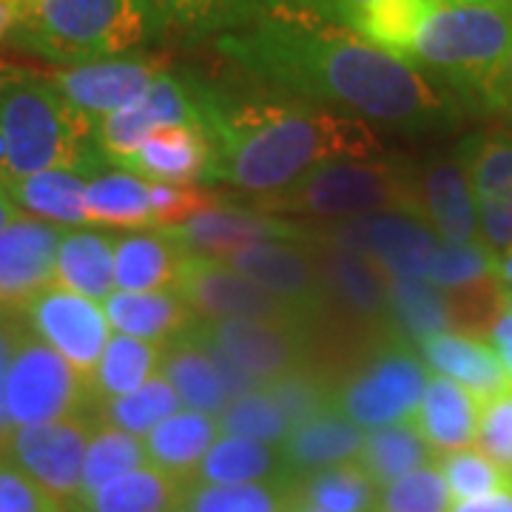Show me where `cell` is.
<instances>
[{
    "mask_svg": "<svg viewBox=\"0 0 512 512\" xmlns=\"http://www.w3.org/2000/svg\"><path fill=\"white\" fill-rule=\"evenodd\" d=\"M302 504L325 512H373L376 510V484L370 481L359 461L333 464L316 470L299 484Z\"/></svg>",
    "mask_w": 512,
    "mask_h": 512,
    "instance_id": "cell-41",
    "label": "cell"
},
{
    "mask_svg": "<svg viewBox=\"0 0 512 512\" xmlns=\"http://www.w3.org/2000/svg\"><path fill=\"white\" fill-rule=\"evenodd\" d=\"M362 444H365V430L345 419L339 407H330L316 419L296 424L288 439L279 444V453L291 478H299L302 473L311 476L333 464L356 461L362 453Z\"/></svg>",
    "mask_w": 512,
    "mask_h": 512,
    "instance_id": "cell-24",
    "label": "cell"
},
{
    "mask_svg": "<svg viewBox=\"0 0 512 512\" xmlns=\"http://www.w3.org/2000/svg\"><path fill=\"white\" fill-rule=\"evenodd\" d=\"M92 177L97 174L83 168H57L0 185L9 191L20 211L55 225H80L86 222V188Z\"/></svg>",
    "mask_w": 512,
    "mask_h": 512,
    "instance_id": "cell-31",
    "label": "cell"
},
{
    "mask_svg": "<svg viewBox=\"0 0 512 512\" xmlns=\"http://www.w3.org/2000/svg\"><path fill=\"white\" fill-rule=\"evenodd\" d=\"M293 512H325V510H316L311 504H293Z\"/></svg>",
    "mask_w": 512,
    "mask_h": 512,
    "instance_id": "cell-61",
    "label": "cell"
},
{
    "mask_svg": "<svg viewBox=\"0 0 512 512\" xmlns=\"http://www.w3.org/2000/svg\"><path fill=\"white\" fill-rule=\"evenodd\" d=\"M262 214H299V217H367V214H416L424 220L419 180L407 165L336 160L313 168L288 188L262 194L256 200Z\"/></svg>",
    "mask_w": 512,
    "mask_h": 512,
    "instance_id": "cell-6",
    "label": "cell"
},
{
    "mask_svg": "<svg viewBox=\"0 0 512 512\" xmlns=\"http://www.w3.org/2000/svg\"><path fill=\"white\" fill-rule=\"evenodd\" d=\"M450 512H512V490L510 493H493L470 498V501H456Z\"/></svg>",
    "mask_w": 512,
    "mask_h": 512,
    "instance_id": "cell-55",
    "label": "cell"
},
{
    "mask_svg": "<svg viewBox=\"0 0 512 512\" xmlns=\"http://www.w3.org/2000/svg\"><path fill=\"white\" fill-rule=\"evenodd\" d=\"M109 325L117 333H126L143 342L168 345L171 339L183 336L194 328L197 316L183 302L177 291L126 293L114 291L103 302Z\"/></svg>",
    "mask_w": 512,
    "mask_h": 512,
    "instance_id": "cell-27",
    "label": "cell"
},
{
    "mask_svg": "<svg viewBox=\"0 0 512 512\" xmlns=\"http://www.w3.org/2000/svg\"><path fill=\"white\" fill-rule=\"evenodd\" d=\"M512 55V0H433L410 63L433 83L481 103Z\"/></svg>",
    "mask_w": 512,
    "mask_h": 512,
    "instance_id": "cell-3",
    "label": "cell"
},
{
    "mask_svg": "<svg viewBox=\"0 0 512 512\" xmlns=\"http://www.w3.org/2000/svg\"><path fill=\"white\" fill-rule=\"evenodd\" d=\"M296 6H302V9H308L313 15H319V18L330 20V23H339V26H348L356 18V12L370 3V0H293Z\"/></svg>",
    "mask_w": 512,
    "mask_h": 512,
    "instance_id": "cell-54",
    "label": "cell"
},
{
    "mask_svg": "<svg viewBox=\"0 0 512 512\" xmlns=\"http://www.w3.org/2000/svg\"><path fill=\"white\" fill-rule=\"evenodd\" d=\"M458 157L476 200L478 239L498 259L512 245V131L470 134Z\"/></svg>",
    "mask_w": 512,
    "mask_h": 512,
    "instance_id": "cell-16",
    "label": "cell"
},
{
    "mask_svg": "<svg viewBox=\"0 0 512 512\" xmlns=\"http://www.w3.org/2000/svg\"><path fill=\"white\" fill-rule=\"evenodd\" d=\"M214 46L262 89L365 123L430 131L458 117L456 97L410 60L387 55L293 0H274Z\"/></svg>",
    "mask_w": 512,
    "mask_h": 512,
    "instance_id": "cell-1",
    "label": "cell"
},
{
    "mask_svg": "<svg viewBox=\"0 0 512 512\" xmlns=\"http://www.w3.org/2000/svg\"><path fill=\"white\" fill-rule=\"evenodd\" d=\"M319 259V274L328 293V308L336 305L339 311L350 313L356 322L390 333V276L362 254L348 248H336L328 242L311 239Z\"/></svg>",
    "mask_w": 512,
    "mask_h": 512,
    "instance_id": "cell-20",
    "label": "cell"
},
{
    "mask_svg": "<svg viewBox=\"0 0 512 512\" xmlns=\"http://www.w3.org/2000/svg\"><path fill=\"white\" fill-rule=\"evenodd\" d=\"M507 316H512V285H507Z\"/></svg>",
    "mask_w": 512,
    "mask_h": 512,
    "instance_id": "cell-62",
    "label": "cell"
},
{
    "mask_svg": "<svg viewBox=\"0 0 512 512\" xmlns=\"http://www.w3.org/2000/svg\"><path fill=\"white\" fill-rule=\"evenodd\" d=\"M0 183L57 168L100 171L106 163L94 148V123L60 97L43 77L18 74L0 94Z\"/></svg>",
    "mask_w": 512,
    "mask_h": 512,
    "instance_id": "cell-4",
    "label": "cell"
},
{
    "mask_svg": "<svg viewBox=\"0 0 512 512\" xmlns=\"http://www.w3.org/2000/svg\"><path fill=\"white\" fill-rule=\"evenodd\" d=\"M427 382L430 376L413 353L390 348L336 393V407L345 419L370 433L413 419Z\"/></svg>",
    "mask_w": 512,
    "mask_h": 512,
    "instance_id": "cell-12",
    "label": "cell"
},
{
    "mask_svg": "<svg viewBox=\"0 0 512 512\" xmlns=\"http://www.w3.org/2000/svg\"><path fill=\"white\" fill-rule=\"evenodd\" d=\"M293 504L291 481L268 484H185L180 512H282Z\"/></svg>",
    "mask_w": 512,
    "mask_h": 512,
    "instance_id": "cell-40",
    "label": "cell"
},
{
    "mask_svg": "<svg viewBox=\"0 0 512 512\" xmlns=\"http://www.w3.org/2000/svg\"><path fill=\"white\" fill-rule=\"evenodd\" d=\"M478 450L512 476V384L478 402Z\"/></svg>",
    "mask_w": 512,
    "mask_h": 512,
    "instance_id": "cell-49",
    "label": "cell"
},
{
    "mask_svg": "<svg viewBox=\"0 0 512 512\" xmlns=\"http://www.w3.org/2000/svg\"><path fill=\"white\" fill-rule=\"evenodd\" d=\"M222 262L245 279L256 282L259 288L291 302L313 325L328 313V293L322 285L319 259L311 239L256 242Z\"/></svg>",
    "mask_w": 512,
    "mask_h": 512,
    "instance_id": "cell-15",
    "label": "cell"
},
{
    "mask_svg": "<svg viewBox=\"0 0 512 512\" xmlns=\"http://www.w3.org/2000/svg\"><path fill=\"white\" fill-rule=\"evenodd\" d=\"M490 276H498V259L481 239L467 242V245L441 242L439 254L430 265L427 282H433L444 293H456L473 288Z\"/></svg>",
    "mask_w": 512,
    "mask_h": 512,
    "instance_id": "cell-46",
    "label": "cell"
},
{
    "mask_svg": "<svg viewBox=\"0 0 512 512\" xmlns=\"http://www.w3.org/2000/svg\"><path fill=\"white\" fill-rule=\"evenodd\" d=\"M94 407L92 384L57 350L20 325L6 373V416L12 427L69 419Z\"/></svg>",
    "mask_w": 512,
    "mask_h": 512,
    "instance_id": "cell-7",
    "label": "cell"
},
{
    "mask_svg": "<svg viewBox=\"0 0 512 512\" xmlns=\"http://www.w3.org/2000/svg\"><path fill=\"white\" fill-rule=\"evenodd\" d=\"M282 512H293V504H291V507H285V510H282Z\"/></svg>",
    "mask_w": 512,
    "mask_h": 512,
    "instance_id": "cell-63",
    "label": "cell"
},
{
    "mask_svg": "<svg viewBox=\"0 0 512 512\" xmlns=\"http://www.w3.org/2000/svg\"><path fill=\"white\" fill-rule=\"evenodd\" d=\"M413 424L436 453H456L476 444L478 399L461 384L444 376H430Z\"/></svg>",
    "mask_w": 512,
    "mask_h": 512,
    "instance_id": "cell-26",
    "label": "cell"
},
{
    "mask_svg": "<svg viewBox=\"0 0 512 512\" xmlns=\"http://www.w3.org/2000/svg\"><path fill=\"white\" fill-rule=\"evenodd\" d=\"M18 328L9 319H0V458L6 453V441L12 436V421L6 416V373H9V359H12V348L18 339Z\"/></svg>",
    "mask_w": 512,
    "mask_h": 512,
    "instance_id": "cell-52",
    "label": "cell"
},
{
    "mask_svg": "<svg viewBox=\"0 0 512 512\" xmlns=\"http://www.w3.org/2000/svg\"><path fill=\"white\" fill-rule=\"evenodd\" d=\"M26 328L40 342L57 350L69 365L92 384V376L100 356L109 345L111 325L106 311L80 293L66 291L60 285H49L40 291L26 308Z\"/></svg>",
    "mask_w": 512,
    "mask_h": 512,
    "instance_id": "cell-13",
    "label": "cell"
},
{
    "mask_svg": "<svg viewBox=\"0 0 512 512\" xmlns=\"http://www.w3.org/2000/svg\"><path fill=\"white\" fill-rule=\"evenodd\" d=\"M151 194V217L154 228H177L202 211L214 208V194L200 188V183L191 185H168L148 183Z\"/></svg>",
    "mask_w": 512,
    "mask_h": 512,
    "instance_id": "cell-50",
    "label": "cell"
},
{
    "mask_svg": "<svg viewBox=\"0 0 512 512\" xmlns=\"http://www.w3.org/2000/svg\"><path fill=\"white\" fill-rule=\"evenodd\" d=\"M421 356L439 376L453 379L464 390H470L478 402L490 399L512 384V376L498 359L495 348L481 342L478 336L441 333L421 345Z\"/></svg>",
    "mask_w": 512,
    "mask_h": 512,
    "instance_id": "cell-25",
    "label": "cell"
},
{
    "mask_svg": "<svg viewBox=\"0 0 512 512\" xmlns=\"http://www.w3.org/2000/svg\"><path fill=\"white\" fill-rule=\"evenodd\" d=\"M211 165V137L205 126L160 128L134 151L126 171L146 183H202Z\"/></svg>",
    "mask_w": 512,
    "mask_h": 512,
    "instance_id": "cell-21",
    "label": "cell"
},
{
    "mask_svg": "<svg viewBox=\"0 0 512 512\" xmlns=\"http://www.w3.org/2000/svg\"><path fill=\"white\" fill-rule=\"evenodd\" d=\"M202 126L211 137L205 183L274 194L313 168L382 151L365 120L288 97H237L202 83Z\"/></svg>",
    "mask_w": 512,
    "mask_h": 512,
    "instance_id": "cell-2",
    "label": "cell"
},
{
    "mask_svg": "<svg viewBox=\"0 0 512 512\" xmlns=\"http://www.w3.org/2000/svg\"><path fill=\"white\" fill-rule=\"evenodd\" d=\"M202 126V83L165 69L137 103L94 126V148L109 165L126 171L134 151L160 128Z\"/></svg>",
    "mask_w": 512,
    "mask_h": 512,
    "instance_id": "cell-9",
    "label": "cell"
},
{
    "mask_svg": "<svg viewBox=\"0 0 512 512\" xmlns=\"http://www.w3.org/2000/svg\"><path fill=\"white\" fill-rule=\"evenodd\" d=\"M165 231L188 256L217 259V262L228 259L248 245H256V242L311 239L308 228L262 214L256 208H220V205L202 211L177 228H165Z\"/></svg>",
    "mask_w": 512,
    "mask_h": 512,
    "instance_id": "cell-19",
    "label": "cell"
},
{
    "mask_svg": "<svg viewBox=\"0 0 512 512\" xmlns=\"http://www.w3.org/2000/svg\"><path fill=\"white\" fill-rule=\"evenodd\" d=\"M114 237L100 231H66L57 248L55 285L106 302L114 293Z\"/></svg>",
    "mask_w": 512,
    "mask_h": 512,
    "instance_id": "cell-32",
    "label": "cell"
},
{
    "mask_svg": "<svg viewBox=\"0 0 512 512\" xmlns=\"http://www.w3.org/2000/svg\"><path fill=\"white\" fill-rule=\"evenodd\" d=\"M390 333L407 345H424L441 333H456L447 293L427 279H393L390 276Z\"/></svg>",
    "mask_w": 512,
    "mask_h": 512,
    "instance_id": "cell-34",
    "label": "cell"
},
{
    "mask_svg": "<svg viewBox=\"0 0 512 512\" xmlns=\"http://www.w3.org/2000/svg\"><path fill=\"white\" fill-rule=\"evenodd\" d=\"M220 430L234 439H251L259 444L279 447L291 433V421L279 410V404L259 387L254 393H245L239 399H231L220 410Z\"/></svg>",
    "mask_w": 512,
    "mask_h": 512,
    "instance_id": "cell-44",
    "label": "cell"
},
{
    "mask_svg": "<svg viewBox=\"0 0 512 512\" xmlns=\"http://www.w3.org/2000/svg\"><path fill=\"white\" fill-rule=\"evenodd\" d=\"M373 512H450V490L436 464L387 484L376 495Z\"/></svg>",
    "mask_w": 512,
    "mask_h": 512,
    "instance_id": "cell-47",
    "label": "cell"
},
{
    "mask_svg": "<svg viewBox=\"0 0 512 512\" xmlns=\"http://www.w3.org/2000/svg\"><path fill=\"white\" fill-rule=\"evenodd\" d=\"M174 291L200 322L225 319H265V322H308L291 302L279 299L256 282L237 274L225 262L188 256Z\"/></svg>",
    "mask_w": 512,
    "mask_h": 512,
    "instance_id": "cell-11",
    "label": "cell"
},
{
    "mask_svg": "<svg viewBox=\"0 0 512 512\" xmlns=\"http://www.w3.org/2000/svg\"><path fill=\"white\" fill-rule=\"evenodd\" d=\"M163 350L165 345L114 333L92 376L94 402H109V399H120L140 390L154 373H160Z\"/></svg>",
    "mask_w": 512,
    "mask_h": 512,
    "instance_id": "cell-38",
    "label": "cell"
},
{
    "mask_svg": "<svg viewBox=\"0 0 512 512\" xmlns=\"http://www.w3.org/2000/svg\"><path fill=\"white\" fill-rule=\"evenodd\" d=\"M274 0H148L154 32L197 40L234 32Z\"/></svg>",
    "mask_w": 512,
    "mask_h": 512,
    "instance_id": "cell-29",
    "label": "cell"
},
{
    "mask_svg": "<svg viewBox=\"0 0 512 512\" xmlns=\"http://www.w3.org/2000/svg\"><path fill=\"white\" fill-rule=\"evenodd\" d=\"M185 259L188 254L165 228L114 237V288L126 293L174 291Z\"/></svg>",
    "mask_w": 512,
    "mask_h": 512,
    "instance_id": "cell-23",
    "label": "cell"
},
{
    "mask_svg": "<svg viewBox=\"0 0 512 512\" xmlns=\"http://www.w3.org/2000/svg\"><path fill=\"white\" fill-rule=\"evenodd\" d=\"M311 328L305 322H265V319H225L200 322L194 330L205 342L220 348L254 382L268 384L302 370L311 350Z\"/></svg>",
    "mask_w": 512,
    "mask_h": 512,
    "instance_id": "cell-14",
    "label": "cell"
},
{
    "mask_svg": "<svg viewBox=\"0 0 512 512\" xmlns=\"http://www.w3.org/2000/svg\"><path fill=\"white\" fill-rule=\"evenodd\" d=\"M23 220V211H20L18 205H15V200L9 197V191L0 185V231L3 228H9L12 222Z\"/></svg>",
    "mask_w": 512,
    "mask_h": 512,
    "instance_id": "cell-58",
    "label": "cell"
},
{
    "mask_svg": "<svg viewBox=\"0 0 512 512\" xmlns=\"http://www.w3.org/2000/svg\"><path fill=\"white\" fill-rule=\"evenodd\" d=\"M63 228L46 220L12 222L0 231V319L26 311L37 293L55 285Z\"/></svg>",
    "mask_w": 512,
    "mask_h": 512,
    "instance_id": "cell-18",
    "label": "cell"
},
{
    "mask_svg": "<svg viewBox=\"0 0 512 512\" xmlns=\"http://www.w3.org/2000/svg\"><path fill=\"white\" fill-rule=\"evenodd\" d=\"M308 231L311 239L373 259L393 279H427L441 245L439 234L427 220L402 211L350 217Z\"/></svg>",
    "mask_w": 512,
    "mask_h": 512,
    "instance_id": "cell-8",
    "label": "cell"
},
{
    "mask_svg": "<svg viewBox=\"0 0 512 512\" xmlns=\"http://www.w3.org/2000/svg\"><path fill=\"white\" fill-rule=\"evenodd\" d=\"M180 407V396L165 379L163 373H154L140 390L120 396V399H109L94 407L97 419L106 421L117 430H126L131 436H148L160 421L174 416Z\"/></svg>",
    "mask_w": 512,
    "mask_h": 512,
    "instance_id": "cell-43",
    "label": "cell"
},
{
    "mask_svg": "<svg viewBox=\"0 0 512 512\" xmlns=\"http://www.w3.org/2000/svg\"><path fill=\"white\" fill-rule=\"evenodd\" d=\"M498 276H501L507 285H512V245L504 254L498 256Z\"/></svg>",
    "mask_w": 512,
    "mask_h": 512,
    "instance_id": "cell-59",
    "label": "cell"
},
{
    "mask_svg": "<svg viewBox=\"0 0 512 512\" xmlns=\"http://www.w3.org/2000/svg\"><path fill=\"white\" fill-rule=\"evenodd\" d=\"M481 106L495 111L498 117H504L512 126V55L504 63V69L495 74L493 83L487 86V92L481 97Z\"/></svg>",
    "mask_w": 512,
    "mask_h": 512,
    "instance_id": "cell-53",
    "label": "cell"
},
{
    "mask_svg": "<svg viewBox=\"0 0 512 512\" xmlns=\"http://www.w3.org/2000/svg\"><path fill=\"white\" fill-rule=\"evenodd\" d=\"M433 458L436 450L424 441L416 424L407 419L365 433V444L356 461L365 467V473L376 487H387L421 467H430Z\"/></svg>",
    "mask_w": 512,
    "mask_h": 512,
    "instance_id": "cell-37",
    "label": "cell"
},
{
    "mask_svg": "<svg viewBox=\"0 0 512 512\" xmlns=\"http://www.w3.org/2000/svg\"><path fill=\"white\" fill-rule=\"evenodd\" d=\"M97 430V413L86 410L69 419L46 421L35 427H15L6 441V453L26 476L69 512L80 495L83 461Z\"/></svg>",
    "mask_w": 512,
    "mask_h": 512,
    "instance_id": "cell-10",
    "label": "cell"
},
{
    "mask_svg": "<svg viewBox=\"0 0 512 512\" xmlns=\"http://www.w3.org/2000/svg\"><path fill=\"white\" fill-rule=\"evenodd\" d=\"M197 484H268V481H291V473L274 444H259L251 439H220L208 456L202 458Z\"/></svg>",
    "mask_w": 512,
    "mask_h": 512,
    "instance_id": "cell-35",
    "label": "cell"
},
{
    "mask_svg": "<svg viewBox=\"0 0 512 512\" xmlns=\"http://www.w3.org/2000/svg\"><path fill=\"white\" fill-rule=\"evenodd\" d=\"M439 470L447 490L456 501H470L481 495L510 493L512 476L507 470H501L493 458H487L481 450H456V453H444L439 456Z\"/></svg>",
    "mask_w": 512,
    "mask_h": 512,
    "instance_id": "cell-45",
    "label": "cell"
},
{
    "mask_svg": "<svg viewBox=\"0 0 512 512\" xmlns=\"http://www.w3.org/2000/svg\"><path fill=\"white\" fill-rule=\"evenodd\" d=\"M20 15H23V0H0V43H12L20 26Z\"/></svg>",
    "mask_w": 512,
    "mask_h": 512,
    "instance_id": "cell-57",
    "label": "cell"
},
{
    "mask_svg": "<svg viewBox=\"0 0 512 512\" xmlns=\"http://www.w3.org/2000/svg\"><path fill=\"white\" fill-rule=\"evenodd\" d=\"M160 373L177 390L180 402L194 413L220 416V410L228 404L220 373L211 362L208 350L202 348L194 328L165 345Z\"/></svg>",
    "mask_w": 512,
    "mask_h": 512,
    "instance_id": "cell-33",
    "label": "cell"
},
{
    "mask_svg": "<svg viewBox=\"0 0 512 512\" xmlns=\"http://www.w3.org/2000/svg\"><path fill=\"white\" fill-rule=\"evenodd\" d=\"M220 433L217 416H205L194 410L174 413L146 436L148 464L180 481H191L200 470L202 458L220 441Z\"/></svg>",
    "mask_w": 512,
    "mask_h": 512,
    "instance_id": "cell-28",
    "label": "cell"
},
{
    "mask_svg": "<svg viewBox=\"0 0 512 512\" xmlns=\"http://www.w3.org/2000/svg\"><path fill=\"white\" fill-rule=\"evenodd\" d=\"M262 390L279 404L285 419L291 421V430L296 424L316 419L319 413L336 407V393L330 390L328 382H322L316 373H308L305 367L262 384Z\"/></svg>",
    "mask_w": 512,
    "mask_h": 512,
    "instance_id": "cell-48",
    "label": "cell"
},
{
    "mask_svg": "<svg viewBox=\"0 0 512 512\" xmlns=\"http://www.w3.org/2000/svg\"><path fill=\"white\" fill-rule=\"evenodd\" d=\"M430 3L433 0H370L356 12L350 29L387 55L410 60Z\"/></svg>",
    "mask_w": 512,
    "mask_h": 512,
    "instance_id": "cell-39",
    "label": "cell"
},
{
    "mask_svg": "<svg viewBox=\"0 0 512 512\" xmlns=\"http://www.w3.org/2000/svg\"><path fill=\"white\" fill-rule=\"evenodd\" d=\"M163 60L148 55H123L55 72L49 83L77 114L94 126L114 111L137 103L163 74Z\"/></svg>",
    "mask_w": 512,
    "mask_h": 512,
    "instance_id": "cell-17",
    "label": "cell"
},
{
    "mask_svg": "<svg viewBox=\"0 0 512 512\" xmlns=\"http://www.w3.org/2000/svg\"><path fill=\"white\" fill-rule=\"evenodd\" d=\"M424 220L439 234L441 242L467 245L478 239L476 200L461 157L436 160L419 180Z\"/></svg>",
    "mask_w": 512,
    "mask_h": 512,
    "instance_id": "cell-22",
    "label": "cell"
},
{
    "mask_svg": "<svg viewBox=\"0 0 512 512\" xmlns=\"http://www.w3.org/2000/svg\"><path fill=\"white\" fill-rule=\"evenodd\" d=\"M154 35L148 0H23L12 46L60 66L131 55Z\"/></svg>",
    "mask_w": 512,
    "mask_h": 512,
    "instance_id": "cell-5",
    "label": "cell"
},
{
    "mask_svg": "<svg viewBox=\"0 0 512 512\" xmlns=\"http://www.w3.org/2000/svg\"><path fill=\"white\" fill-rule=\"evenodd\" d=\"M86 222L111 231L151 228L148 183L131 171H106L92 177L86 188Z\"/></svg>",
    "mask_w": 512,
    "mask_h": 512,
    "instance_id": "cell-36",
    "label": "cell"
},
{
    "mask_svg": "<svg viewBox=\"0 0 512 512\" xmlns=\"http://www.w3.org/2000/svg\"><path fill=\"white\" fill-rule=\"evenodd\" d=\"M148 464L146 441L140 436H131L126 430H117L106 421L97 419L86 461H83V478H80V495L94 493L103 484H109L114 478L126 476L131 470H140ZM77 495V498H80Z\"/></svg>",
    "mask_w": 512,
    "mask_h": 512,
    "instance_id": "cell-42",
    "label": "cell"
},
{
    "mask_svg": "<svg viewBox=\"0 0 512 512\" xmlns=\"http://www.w3.org/2000/svg\"><path fill=\"white\" fill-rule=\"evenodd\" d=\"M185 484L188 481L146 464L103 484L94 493L80 495L69 512H180Z\"/></svg>",
    "mask_w": 512,
    "mask_h": 512,
    "instance_id": "cell-30",
    "label": "cell"
},
{
    "mask_svg": "<svg viewBox=\"0 0 512 512\" xmlns=\"http://www.w3.org/2000/svg\"><path fill=\"white\" fill-rule=\"evenodd\" d=\"M15 77H18V72H15V69H9V66H0V94H3V89H6V86L15 80Z\"/></svg>",
    "mask_w": 512,
    "mask_h": 512,
    "instance_id": "cell-60",
    "label": "cell"
},
{
    "mask_svg": "<svg viewBox=\"0 0 512 512\" xmlns=\"http://www.w3.org/2000/svg\"><path fill=\"white\" fill-rule=\"evenodd\" d=\"M0 512H66L18 464L0 458Z\"/></svg>",
    "mask_w": 512,
    "mask_h": 512,
    "instance_id": "cell-51",
    "label": "cell"
},
{
    "mask_svg": "<svg viewBox=\"0 0 512 512\" xmlns=\"http://www.w3.org/2000/svg\"><path fill=\"white\" fill-rule=\"evenodd\" d=\"M493 345H495V353H498V359L504 362V367H507V373L512 376V316H501L498 322H495L493 328Z\"/></svg>",
    "mask_w": 512,
    "mask_h": 512,
    "instance_id": "cell-56",
    "label": "cell"
}]
</instances>
